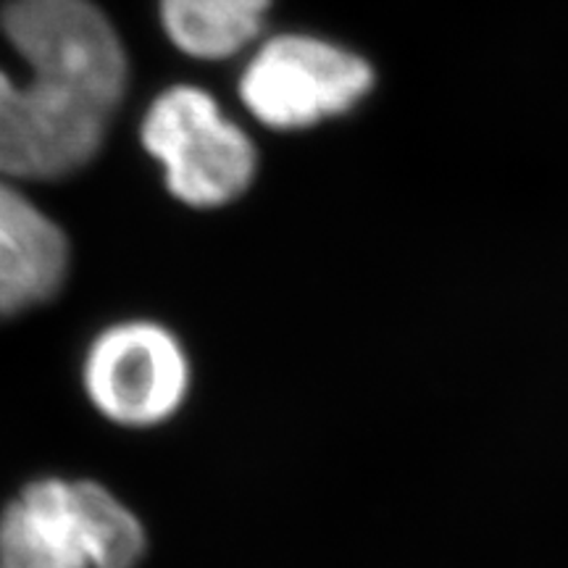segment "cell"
<instances>
[{
	"mask_svg": "<svg viewBox=\"0 0 568 568\" xmlns=\"http://www.w3.org/2000/svg\"><path fill=\"white\" fill-rule=\"evenodd\" d=\"M142 142L166 169L169 190L195 209L243 195L255 176V148L209 92L166 90L142 122Z\"/></svg>",
	"mask_w": 568,
	"mask_h": 568,
	"instance_id": "obj_4",
	"label": "cell"
},
{
	"mask_svg": "<svg viewBox=\"0 0 568 568\" xmlns=\"http://www.w3.org/2000/svg\"><path fill=\"white\" fill-rule=\"evenodd\" d=\"M67 274V234L30 197L0 180V322L53 301Z\"/></svg>",
	"mask_w": 568,
	"mask_h": 568,
	"instance_id": "obj_6",
	"label": "cell"
},
{
	"mask_svg": "<svg viewBox=\"0 0 568 568\" xmlns=\"http://www.w3.org/2000/svg\"><path fill=\"white\" fill-rule=\"evenodd\" d=\"M372 67L316 38L284 34L247 63L240 95L261 124L301 130L353 109L372 90Z\"/></svg>",
	"mask_w": 568,
	"mask_h": 568,
	"instance_id": "obj_5",
	"label": "cell"
},
{
	"mask_svg": "<svg viewBox=\"0 0 568 568\" xmlns=\"http://www.w3.org/2000/svg\"><path fill=\"white\" fill-rule=\"evenodd\" d=\"M190 385V355L159 322H116L98 332L84 351L82 389L90 406L124 429L172 422L187 403Z\"/></svg>",
	"mask_w": 568,
	"mask_h": 568,
	"instance_id": "obj_3",
	"label": "cell"
},
{
	"mask_svg": "<svg viewBox=\"0 0 568 568\" xmlns=\"http://www.w3.org/2000/svg\"><path fill=\"white\" fill-rule=\"evenodd\" d=\"M138 514L90 479L42 477L0 510V568H138Z\"/></svg>",
	"mask_w": 568,
	"mask_h": 568,
	"instance_id": "obj_2",
	"label": "cell"
},
{
	"mask_svg": "<svg viewBox=\"0 0 568 568\" xmlns=\"http://www.w3.org/2000/svg\"><path fill=\"white\" fill-rule=\"evenodd\" d=\"M272 0H161L163 30L195 59H226L264 27Z\"/></svg>",
	"mask_w": 568,
	"mask_h": 568,
	"instance_id": "obj_7",
	"label": "cell"
},
{
	"mask_svg": "<svg viewBox=\"0 0 568 568\" xmlns=\"http://www.w3.org/2000/svg\"><path fill=\"white\" fill-rule=\"evenodd\" d=\"M0 24L30 69L24 82L0 69V174L77 172L101 151L122 103V40L90 0H9Z\"/></svg>",
	"mask_w": 568,
	"mask_h": 568,
	"instance_id": "obj_1",
	"label": "cell"
}]
</instances>
